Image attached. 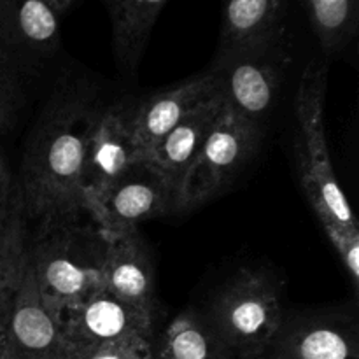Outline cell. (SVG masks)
Returning a JSON list of instances; mask_svg holds the SVG:
<instances>
[{
  "label": "cell",
  "instance_id": "1",
  "mask_svg": "<svg viewBox=\"0 0 359 359\" xmlns=\"http://www.w3.org/2000/svg\"><path fill=\"white\" fill-rule=\"evenodd\" d=\"M100 107L86 95H62L32 133L16 181L25 217L41 224L79 217L84 149Z\"/></svg>",
  "mask_w": 359,
  "mask_h": 359
},
{
  "label": "cell",
  "instance_id": "2",
  "mask_svg": "<svg viewBox=\"0 0 359 359\" xmlns=\"http://www.w3.org/2000/svg\"><path fill=\"white\" fill-rule=\"evenodd\" d=\"M105 238L93 223L79 217L41 224L27 238V265L39 294L60 314L77 307L104 287Z\"/></svg>",
  "mask_w": 359,
  "mask_h": 359
},
{
  "label": "cell",
  "instance_id": "3",
  "mask_svg": "<svg viewBox=\"0 0 359 359\" xmlns=\"http://www.w3.org/2000/svg\"><path fill=\"white\" fill-rule=\"evenodd\" d=\"M283 318V294L277 280L252 269L235 273L205 314L221 349L237 359H262Z\"/></svg>",
  "mask_w": 359,
  "mask_h": 359
},
{
  "label": "cell",
  "instance_id": "4",
  "mask_svg": "<svg viewBox=\"0 0 359 359\" xmlns=\"http://www.w3.org/2000/svg\"><path fill=\"white\" fill-rule=\"evenodd\" d=\"M328 70L312 63L307 67L294 97L300 149L298 168L307 200L319 219H333L349 226H358L353 209L339 186L333 170L332 154L325 133V97Z\"/></svg>",
  "mask_w": 359,
  "mask_h": 359
},
{
  "label": "cell",
  "instance_id": "5",
  "mask_svg": "<svg viewBox=\"0 0 359 359\" xmlns=\"http://www.w3.org/2000/svg\"><path fill=\"white\" fill-rule=\"evenodd\" d=\"M259 140L262 125L224 104L182 181L177 212L196 209L214 198L255 156Z\"/></svg>",
  "mask_w": 359,
  "mask_h": 359
},
{
  "label": "cell",
  "instance_id": "6",
  "mask_svg": "<svg viewBox=\"0 0 359 359\" xmlns=\"http://www.w3.org/2000/svg\"><path fill=\"white\" fill-rule=\"evenodd\" d=\"M287 55L283 39L217 53L210 69L217 76L224 104L262 125L279 97Z\"/></svg>",
  "mask_w": 359,
  "mask_h": 359
},
{
  "label": "cell",
  "instance_id": "7",
  "mask_svg": "<svg viewBox=\"0 0 359 359\" xmlns=\"http://www.w3.org/2000/svg\"><path fill=\"white\" fill-rule=\"evenodd\" d=\"M102 237L116 238L139 231L146 221L177 212V193L146 160L84 205Z\"/></svg>",
  "mask_w": 359,
  "mask_h": 359
},
{
  "label": "cell",
  "instance_id": "8",
  "mask_svg": "<svg viewBox=\"0 0 359 359\" xmlns=\"http://www.w3.org/2000/svg\"><path fill=\"white\" fill-rule=\"evenodd\" d=\"M67 346L91 347L104 344H135L154 340L160 316L119 300L105 287L77 307L55 314Z\"/></svg>",
  "mask_w": 359,
  "mask_h": 359
},
{
  "label": "cell",
  "instance_id": "9",
  "mask_svg": "<svg viewBox=\"0 0 359 359\" xmlns=\"http://www.w3.org/2000/svg\"><path fill=\"white\" fill-rule=\"evenodd\" d=\"M140 161H144V153L133 133L130 105L116 102L100 107L84 149L81 172L83 207L125 177Z\"/></svg>",
  "mask_w": 359,
  "mask_h": 359
},
{
  "label": "cell",
  "instance_id": "10",
  "mask_svg": "<svg viewBox=\"0 0 359 359\" xmlns=\"http://www.w3.org/2000/svg\"><path fill=\"white\" fill-rule=\"evenodd\" d=\"M262 359H359L356 318L339 312H284Z\"/></svg>",
  "mask_w": 359,
  "mask_h": 359
},
{
  "label": "cell",
  "instance_id": "11",
  "mask_svg": "<svg viewBox=\"0 0 359 359\" xmlns=\"http://www.w3.org/2000/svg\"><path fill=\"white\" fill-rule=\"evenodd\" d=\"M67 340L58 318L44 304L27 265L13 316L0 347V359H65Z\"/></svg>",
  "mask_w": 359,
  "mask_h": 359
},
{
  "label": "cell",
  "instance_id": "12",
  "mask_svg": "<svg viewBox=\"0 0 359 359\" xmlns=\"http://www.w3.org/2000/svg\"><path fill=\"white\" fill-rule=\"evenodd\" d=\"M217 90V76L212 69H209L207 72L165 88L132 105V128L144 153V160L179 121H182L196 105L202 104Z\"/></svg>",
  "mask_w": 359,
  "mask_h": 359
},
{
  "label": "cell",
  "instance_id": "13",
  "mask_svg": "<svg viewBox=\"0 0 359 359\" xmlns=\"http://www.w3.org/2000/svg\"><path fill=\"white\" fill-rule=\"evenodd\" d=\"M151 251L140 231L105 241L104 287L130 305L160 316Z\"/></svg>",
  "mask_w": 359,
  "mask_h": 359
},
{
  "label": "cell",
  "instance_id": "14",
  "mask_svg": "<svg viewBox=\"0 0 359 359\" xmlns=\"http://www.w3.org/2000/svg\"><path fill=\"white\" fill-rule=\"evenodd\" d=\"M223 105V93L217 90L202 104L196 105L182 121H179L146 156L147 163L165 179L170 188L175 189L177 198L182 181L196 154L202 149Z\"/></svg>",
  "mask_w": 359,
  "mask_h": 359
},
{
  "label": "cell",
  "instance_id": "15",
  "mask_svg": "<svg viewBox=\"0 0 359 359\" xmlns=\"http://www.w3.org/2000/svg\"><path fill=\"white\" fill-rule=\"evenodd\" d=\"M0 48L11 58H49L60 48L58 14L44 0H0Z\"/></svg>",
  "mask_w": 359,
  "mask_h": 359
},
{
  "label": "cell",
  "instance_id": "16",
  "mask_svg": "<svg viewBox=\"0 0 359 359\" xmlns=\"http://www.w3.org/2000/svg\"><path fill=\"white\" fill-rule=\"evenodd\" d=\"M284 0H224L217 53L283 39Z\"/></svg>",
  "mask_w": 359,
  "mask_h": 359
},
{
  "label": "cell",
  "instance_id": "17",
  "mask_svg": "<svg viewBox=\"0 0 359 359\" xmlns=\"http://www.w3.org/2000/svg\"><path fill=\"white\" fill-rule=\"evenodd\" d=\"M167 0H105L112 25L118 63L126 70L139 65L151 30Z\"/></svg>",
  "mask_w": 359,
  "mask_h": 359
},
{
  "label": "cell",
  "instance_id": "18",
  "mask_svg": "<svg viewBox=\"0 0 359 359\" xmlns=\"http://www.w3.org/2000/svg\"><path fill=\"white\" fill-rule=\"evenodd\" d=\"M221 349L205 314L186 309L175 316L153 340V359H223Z\"/></svg>",
  "mask_w": 359,
  "mask_h": 359
},
{
  "label": "cell",
  "instance_id": "19",
  "mask_svg": "<svg viewBox=\"0 0 359 359\" xmlns=\"http://www.w3.org/2000/svg\"><path fill=\"white\" fill-rule=\"evenodd\" d=\"M305 6L326 51L344 48L356 34L359 0H305Z\"/></svg>",
  "mask_w": 359,
  "mask_h": 359
},
{
  "label": "cell",
  "instance_id": "20",
  "mask_svg": "<svg viewBox=\"0 0 359 359\" xmlns=\"http://www.w3.org/2000/svg\"><path fill=\"white\" fill-rule=\"evenodd\" d=\"M27 238L14 245L4 258H0V347H2L4 337L9 326L11 316H13L21 276H23Z\"/></svg>",
  "mask_w": 359,
  "mask_h": 359
},
{
  "label": "cell",
  "instance_id": "21",
  "mask_svg": "<svg viewBox=\"0 0 359 359\" xmlns=\"http://www.w3.org/2000/svg\"><path fill=\"white\" fill-rule=\"evenodd\" d=\"M326 237L330 238L335 248L337 255L342 259L349 279L353 280L354 287H358L359 280V228L342 224L333 219H319Z\"/></svg>",
  "mask_w": 359,
  "mask_h": 359
},
{
  "label": "cell",
  "instance_id": "22",
  "mask_svg": "<svg viewBox=\"0 0 359 359\" xmlns=\"http://www.w3.org/2000/svg\"><path fill=\"white\" fill-rule=\"evenodd\" d=\"M65 359H153V340L135 344H104L91 347L67 346Z\"/></svg>",
  "mask_w": 359,
  "mask_h": 359
},
{
  "label": "cell",
  "instance_id": "23",
  "mask_svg": "<svg viewBox=\"0 0 359 359\" xmlns=\"http://www.w3.org/2000/svg\"><path fill=\"white\" fill-rule=\"evenodd\" d=\"M13 69V58L0 48V132L13 123L20 105V88Z\"/></svg>",
  "mask_w": 359,
  "mask_h": 359
},
{
  "label": "cell",
  "instance_id": "24",
  "mask_svg": "<svg viewBox=\"0 0 359 359\" xmlns=\"http://www.w3.org/2000/svg\"><path fill=\"white\" fill-rule=\"evenodd\" d=\"M27 238L20 198L0 203V258Z\"/></svg>",
  "mask_w": 359,
  "mask_h": 359
},
{
  "label": "cell",
  "instance_id": "25",
  "mask_svg": "<svg viewBox=\"0 0 359 359\" xmlns=\"http://www.w3.org/2000/svg\"><path fill=\"white\" fill-rule=\"evenodd\" d=\"M18 198V186L13 179L11 168L7 167L4 154L0 151V203L13 202Z\"/></svg>",
  "mask_w": 359,
  "mask_h": 359
},
{
  "label": "cell",
  "instance_id": "26",
  "mask_svg": "<svg viewBox=\"0 0 359 359\" xmlns=\"http://www.w3.org/2000/svg\"><path fill=\"white\" fill-rule=\"evenodd\" d=\"M44 2L48 4V6L51 7V9L60 16V14L65 13V11L69 9L70 4H72L74 0H44Z\"/></svg>",
  "mask_w": 359,
  "mask_h": 359
},
{
  "label": "cell",
  "instance_id": "27",
  "mask_svg": "<svg viewBox=\"0 0 359 359\" xmlns=\"http://www.w3.org/2000/svg\"><path fill=\"white\" fill-rule=\"evenodd\" d=\"M223 359H237V358H230V356H224Z\"/></svg>",
  "mask_w": 359,
  "mask_h": 359
}]
</instances>
